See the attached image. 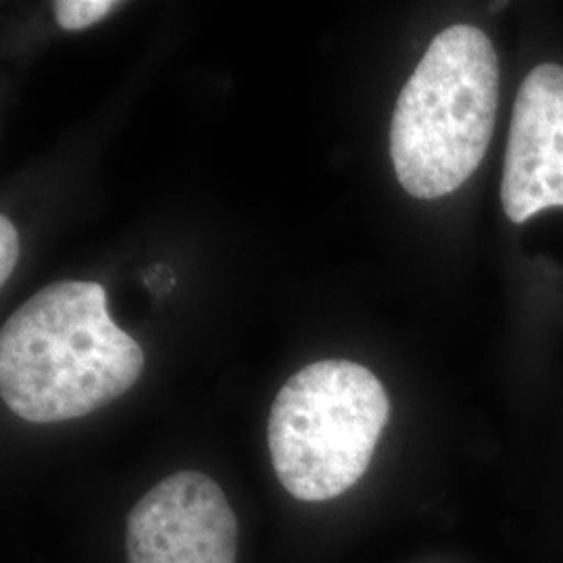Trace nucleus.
I'll return each mask as SVG.
<instances>
[{
  "instance_id": "nucleus-5",
  "label": "nucleus",
  "mask_w": 563,
  "mask_h": 563,
  "mask_svg": "<svg viewBox=\"0 0 563 563\" xmlns=\"http://www.w3.org/2000/svg\"><path fill=\"white\" fill-rule=\"evenodd\" d=\"M505 216L523 223L563 207V67L543 63L523 78L505 153Z\"/></svg>"
},
{
  "instance_id": "nucleus-4",
  "label": "nucleus",
  "mask_w": 563,
  "mask_h": 563,
  "mask_svg": "<svg viewBox=\"0 0 563 563\" xmlns=\"http://www.w3.org/2000/svg\"><path fill=\"white\" fill-rule=\"evenodd\" d=\"M125 549L128 563H236L239 520L213 478L178 472L134 505Z\"/></svg>"
},
{
  "instance_id": "nucleus-2",
  "label": "nucleus",
  "mask_w": 563,
  "mask_h": 563,
  "mask_svg": "<svg viewBox=\"0 0 563 563\" xmlns=\"http://www.w3.org/2000/svg\"><path fill=\"white\" fill-rule=\"evenodd\" d=\"M499 101L493 42L474 25H451L428 46L402 86L390 123V157L416 199L457 190L483 163Z\"/></svg>"
},
{
  "instance_id": "nucleus-7",
  "label": "nucleus",
  "mask_w": 563,
  "mask_h": 563,
  "mask_svg": "<svg viewBox=\"0 0 563 563\" xmlns=\"http://www.w3.org/2000/svg\"><path fill=\"white\" fill-rule=\"evenodd\" d=\"M20 260V234L7 216L0 218V284H7Z\"/></svg>"
},
{
  "instance_id": "nucleus-3",
  "label": "nucleus",
  "mask_w": 563,
  "mask_h": 563,
  "mask_svg": "<svg viewBox=\"0 0 563 563\" xmlns=\"http://www.w3.org/2000/svg\"><path fill=\"white\" fill-rule=\"evenodd\" d=\"M390 402L374 372L323 360L297 372L272 405L267 441L282 486L299 501H328L360 483Z\"/></svg>"
},
{
  "instance_id": "nucleus-1",
  "label": "nucleus",
  "mask_w": 563,
  "mask_h": 563,
  "mask_svg": "<svg viewBox=\"0 0 563 563\" xmlns=\"http://www.w3.org/2000/svg\"><path fill=\"white\" fill-rule=\"evenodd\" d=\"M141 344L111 320L99 282H55L0 332L2 401L25 422L78 420L141 378Z\"/></svg>"
},
{
  "instance_id": "nucleus-6",
  "label": "nucleus",
  "mask_w": 563,
  "mask_h": 563,
  "mask_svg": "<svg viewBox=\"0 0 563 563\" xmlns=\"http://www.w3.org/2000/svg\"><path fill=\"white\" fill-rule=\"evenodd\" d=\"M121 2L115 0H59L55 2V18L63 30L80 32L109 18Z\"/></svg>"
}]
</instances>
